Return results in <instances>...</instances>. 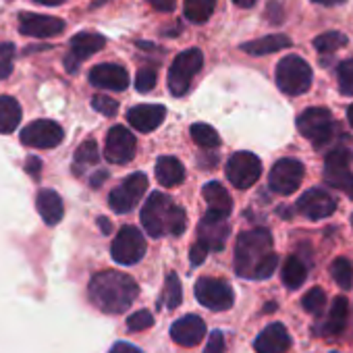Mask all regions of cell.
<instances>
[{"instance_id":"6da1fadb","label":"cell","mask_w":353,"mask_h":353,"mask_svg":"<svg viewBox=\"0 0 353 353\" xmlns=\"http://www.w3.org/2000/svg\"><path fill=\"white\" fill-rule=\"evenodd\" d=\"M276 254L272 252V235L268 229H252L237 237L235 243V272L243 279L264 281L276 268Z\"/></svg>"},{"instance_id":"7a4b0ae2","label":"cell","mask_w":353,"mask_h":353,"mask_svg":"<svg viewBox=\"0 0 353 353\" xmlns=\"http://www.w3.org/2000/svg\"><path fill=\"white\" fill-rule=\"evenodd\" d=\"M92 303L104 314H123L137 299V283L119 270H104L92 276L88 287Z\"/></svg>"},{"instance_id":"3957f363","label":"cell","mask_w":353,"mask_h":353,"mask_svg":"<svg viewBox=\"0 0 353 353\" xmlns=\"http://www.w3.org/2000/svg\"><path fill=\"white\" fill-rule=\"evenodd\" d=\"M141 225L148 235L179 237L188 229V214L181 206H176L168 196L154 192L141 208Z\"/></svg>"},{"instance_id":"277c9868","label":"cell","mask_w":353,"mask_h":353,"mask_svg":"<svg viewBox=\"0 0 353 353\" xmlns=\"http://www.w3.org/2000/svg\"><path fill=\"white\" fill-rule=\"evenodd\" d=\"M276 85L283 94L301 96L312 85V69L310 65L295 54L285 57L276 65Z\"/></svg>"},{"instance_id":"5b68a950","label":"cell","mask_w":353,"mask_h":353,"mask_svg":"<svg viewBox=\"0 0 353 353\" xmlns=\"http://www.w3.org/2000/svg\"><path fill=\"white\" fill-rule=\"evenodd\" d=\"M204 65V54L200 48H190L183 50L174 57L170 69H168V90L172 96H183L190 85L192 79L200 73Z\"/></svg>"},{"instance_id":"8992f818","label":"cell","mask_w":353,"mask_h":353,"mask_svg":"<svg viewBox=\"0 0 353 353\" xmlns=\"http://www.w3.org/2000/svg\"><path fill=\"white\" fill-rule=\"evenodd\" d=\"M227 179L239 188L248 190L258 183L260 174H262V162L256 154L252 152H235L229 162H227Z\"/></svg>"},{"instance_id":"52a82bcc","label":"cell","mask_w":353,"mask_h":353,"mask_svg":"<svg viewBox=\"0 0 353 353\" xmlns=\"http://www.w3.org/2000/svg\"><path fill=\"white\" fill-rule=\"evenodd\" d=\"M196 299L214 312H225L233 305L235 301V293L231 289V285L223 279H214V276H202L196 283Z\"/></svg>"},{"instance_id":"ba28073f","label":"cell","mask_w":353,"mask_h":353,"mask_svg":"<svg viewBox=\"0 0 353 353\" xmlns=\"http://www.w3.org/2000/svg\"><path fill=\"white\" fill-rule=\"evenodd\" d=\"M303 174H305V168L299 160L283 158L272 166L270 176H268V185L274 194L289 196L299 190V185L303 181Z\"/></svg>"},{"instance_id":"9c48e42d","label":"cell","mask_w":353,"mask_h":353,"mask_svg":"<svg viewBox=\"0 0 353 353\" xmlns=\"http://www.w3.org/2000/svg\"><path fill=\"white\" fill-rule=\"evenodd\" d=\"M324 181L353 200V172L349 170V154L345 150L328 152L324 160Z\"/></svg>"},{"instance_id":"30bf717a","label":"cell","mask_w":353,"mask_h":353,"mask_svg":"<svg viewBox=\"0 0 353 353\" xmlns=\"http://www.w3.org/2000/svg\"><path fill=\"white\" fill-rule=\"evenodd\" d=\"M110 254H112V260L123 266L137 264L145 254V239L135 227H123L112 241Z\"/></svg>"},{"instance_id":"8fae6325","label":"cell","mask_w":353,"mask_h":353,"mask_svg":"<svg viewBox=\"0 0 353 353\" xmlns=\"http://www.w3.org/2000/svg\"><path fill=\"white\" fill-rule=\"evenodd\" d=\"M145 190H148V176L143 172H133L117 190L110 192L108 204L114 212L125 214V212L135 208V204L141 200Z\"/></svg>"},{"instance_id":"7c38bea8","label":"cell","mask_w":353,"mask_h":353,"mask_svg":"<svg viewBox=\"0 0 353 353\" xmlns=\"http://www.w3.org/2000/svg\"><path fill=\"white\" fill-rule=\"evenodd\" d=\"M297 129L303 137L320 145L332 135V117L326 108H307L297 117Z\"/></svg>"},{"instance_id":"4fadbf2b","label":"cell","mask_w":353,"mask_h":353,"mask_svg":"<svg viewBox=\"0 0 353 353\" xmlns=\"http://www.w3.org/2000/svg\"><path fill=\"white\" fill-rule=\"evenodd\" d=\"M65 133L63 127L54 121L48 119H40L30 123L23 131H21V141L30 148H38V150H50L57 148L63 141Z\"/></svg>"},{"instance_id":"5bb4252c","label":"cell","mask_w":353,"mask_h":353,"mask_svg":"<svg viewBox=\"0 0 353 353\" xmlns=\"http://www.w3.org/2000/svg\"><path fill=\"white\" fill-rule=\"evenodd\" d=\"M135 148H137L135 135H133L129 129L117 125V127H112V129L108 131V135H106L104 156H106V160L112 162V164H127V162L133 160Z\"/></svg>"},{"instance_id":"9a60e30c","label":"cell","mask_w":353,"mask_h":353,"mask_svg":"<svg viewBox=\"0 0 353 353\" xmlns=\"http://www.w3.org/2000/svg\"><path fill=\"white\" fill-rule=\"evenodd\" d=\"M106 46V40L104 36L100 34H92V32H81L77 34L73 40H71V46H69V54L65 57V67L69 73H75L79 69V65L94 57L98 50H102Z\"/></svg>"},{"instance_id":"2e32d148","label":"cell","mask_w":353,"mask_h":353,"mask_svg":"<svg viewBox=\"0 0 353 353\" xmlns=\"http://www.w3.org/2000/svg\"><path fill=\"white\" fill-rule=\"evenodd\" d=\"M19 32L23 36L32 38H54L65 32V21L50 15H38V13H21L19 15Z\"/></svg>"},{"instance_id":"e0dca14e","label":"cell","mask_w":353,"mask_h":353,"mask_svg":"<svg viewBox=\"0 0 353 353\" xmlns=\"http://www.w3.org/2000/svg\"><path fill=\"white\" fill-rule=\"evenodd\" d=\"M297 210L305 219L318 221V219L330 216L336 210V202H334V198L328 192L314 188V190H307V192L301 194V198L297 200Z\"/></svg>"},{"instance_id":"ac0fdd59","label":"cell","mask_w":353,"mask_h":353,"mask_svg":"<svg viewBox=\"0 0 353 353\" xmlns=\"http://www.w3.org/2000/svg\"><path fill=\"white\" fill-rule=\"evenodd\" d=\"M204 336H206V322L196 314L183 316L176 322H172V326H170V339L176 345L196 347L202 343Z\"/></svg>"},{"instance_id":"d6986e66","label":"cell","mask_w":353,"mask_h":353,"mask_svg":"<svg viewBox=\"0 0 353 353\" xmlns=\"http://www.w3.org/2000/svg\"><path fill=\"white\" fill-rule=\"evenodd\" d=\"M229 223H227V216H221V214H212V212H206L204 219L200 221V227H198V235H200V241H204L210 250L214 252H221L229 239Z\"/></svg>"},{"instance_id":"ffe728a7","label":"cell","mask_w":353,"mask_h":353,"mask_svg":"<svg viewBox=\"0 0 353 353\" xmlns=\"http://www.w3.org/2000/svg\"><path fill=\"white\" fill-rule=\"evenodd\" d=\"M256 353H287L291 349V334L281 322L268 324L254 343Z\"/></svg>"},{"instance_id":"44dd1931","label":"cell","mask_w":353,"mask_h":353,"mask_svg":"<svg viewBox=\"0 0 353 353\" xmlns=\"http://www.w3.org/2000/svg\"><path fill=\"white\" fill-rule=\"evenodd\" d=\"M90 83L102 90H114V92H123L129 85V73L121 67V65H96L90 71Z\"/></svg>"},{"instance_id":"7402d4cb","label":"cell","mask_w":353,"mask_h":353,"mask_svg":"<svg viewBox=\"0 0 353 353\" xmlns=\"http://www.w3.org/2000/svg\"><path fill=\"white\" fill-rule=\"evenodd\" d=\"M164 117H166V108L162 104H139L127 112L129 125L141 133H150V131L158 129L162 125Z\"/></svg>"},{"instance_id":"603a6c76","label":"cell","mask_w":353,"mask_h":353,"mask_svg":"<svg viewBox=\"0 0 353 353\" xmlns=\"http://www.w3.org/2000/svg\"><path fill=\"white\" fill-rule=\"evenodd\" d=\"M36 208L40 212V216L44 219L46 225L54 227L63 221L65 216V204L61 200V196L52 190H42L36 198Z\"/></svg>"},{"instance_id":"cb8c5ba5","label":"cell","mask_w":353,"mask_h":353,"mask_svg":"<svg viewBox=\"0 0 353 353\" xmlns=\"http://www.w3.org/2000/svg\"><path fill=\"white\" fill-rule=\"evenodd\" d=\"M202 196L208 204V212L212 214H221V216H229L233 210V200L229 196V192L219 183V181H210L204 185Z\"/></svg>"},{"instance_id":"d4e9b609","label":"cell","mask_w":353,"mask_h":353,"mask_svg":"<svg viewBox=\"0 0 353 353\" xmlns=\"http://www.w3.org/2000/svg\"><path fill=\"white\" fill-rule=\"evenodd\" d=\"M156 179L164 188H176L185 179V168L176 158L162 156L156 162Z\"/></svg>"},{"instance_id":"484cf974","label":"cell","mask_w":353,"mask_h":353,"mask_svg":"<svg viewBox=\"0 0 353 353\" xmlns=\"http://www.w3.org/2000/svg\"><path fill=\"white\" fill-rule=\"evenodd\" d=\"M289 46H291L289 36H285V34H272V36H264V38H258V40H252V42L241 44V50L248 52V54H252V57H264V54H270V52L285 50Z\"/></svg>"},{"instance_id":"4316f807","label":"cell","mask_w":353,"mask_h":353,"mask_svg":"<svg viewBox=\"0 0 353 353\" xmlns=\"http://www.w3.org/2000/svg\"><path fill=\"white\" fill-rule=\"evenodd\" d=\"M347 316H349V301L345 297H336L330 305L328 318L322 326L324 334H339L345 324H347Z\"/></svg>"},{"instance_id":"83f0119b","label":"cell","mask_w":353,"mask_h":353,"mask_svg":"<svg viewBox=\"0 0 353 353\" xmlns=\"http://www.w3.org/2000/svg\"><path fill=\"white\" fill-rule=\"evenodd\" d=\"M21 121V106L11 96H0V133H11Z\"/></svg>"},{"instance_id":"f1b7e54d","label":"cell","mask_w":353,"mask_h":353,"mask_svg":"<svg viewBox=\"0 0 353 353\" xmlns=\"http://www.w3.org/2000/svg\"><path fill=\"white\" fill-rule=\"evenodd\" d=\"M305 274H307L305 264H303L297 256H289V258L285 260L281 276H283V283H285L289 289H299V287L303 285V281H305Z\"/></svg>"},{"instance_id":"f546056e","label":"cell","mask_w":353,"mask_h":353,"mask_svg":"<svg viewBox=\"0 0 353 353\" xmlns=\"http://www.w3.org/2000/svg\"><path fill=\"white\" fill-rule=\"evenodd\" d=\"M216 7V0H185L183 13L192 23H206Z\"/></svg>"},{"instance_id":"4dcf8cb0","label":"cell","mask_w":353,"mask_h":353,"mask_svg":"<svg viewBox=\"0 0 353 353\" xmlns=\"http://www.w3.org/2000/svg\"><path fill=\"white\" fill-rule=\"evenodd\" d=\"M98 160H100L98 143H96L94 139L83 141V143L77 148V152H75V162H73V170H75V174H81V170H83L85 166H94V164H98Z\"/></svg>"},{"instance_id":"1f68e13d","label":"cell","mask_w":353,"mask_h":353,"mask_svg":"<svg viewBox=\"0 0 353 353\" xmlns=\"http://www.w3.org/2000/svg\"><path fill=\"white\" fill-rule=\"evenodd\" d=\"M162 301L168 310H174L179 307L181 301H183V287H181V281L174 272H168L166 281H164V291H162Z\"/></svg>"},{"instance_id":"d6a6232c","label":"cell","mask_w":353,"mask_h":353,"mask_svg":"<svg viewBox=\"0 0 353 353\" xmlns=\"http://www.w3.org/2000/svg\"><path fill=\"white\" fill-rule=\"evenodd\" d=\"M347 46V36L341 32H324L314 40V48L322 54H330L336 52L339 48Z\"/></svg>"},{"instance_id":"836d02e7","label":"cell","mask_w":353,"mask_h":353,"mask_svg":"<svg viewBox=\"0 0 353 353\" xmlns=\"http://www.w3.org/2000/svg\"><path fill=\"white\" fill-rule=\"evenodd\" d=\"M192 137H194V141H196L200 148H204V150H212V148H219V145H221L219 133H216L210 125H206V123H196V125H192Z\"/></svg>"},{"instance_id":"e575fe53","label":"cell","mask_w":353,"mask_h":353,"mask_svg":"<svg viewBox=\"0 0 353 353\" xmlns=\"http://www.w3.org/2000/svg\"><path fill=\"white\" fill-rule=\"evenodd\" d=\"M330 274H332L334 283L341 289H351V285H353V266H351V262L347 258H336L330 264Z\"/></svg>"},{"instance_id":"d590c367","label":"cell","mask_w":353,"mask_h":353,"mask_svg":"<svg viewBox=\"0 0 353 353\" xmlns=\"http://www.w3.org/2000/svg\"><path fill=\"white\" fill-rule=\"evenodd\" d=\"M301 305H303V310H305L307 314L320 316L322 310H324V305H326V293H324L320 287H314V289H310V291L303 295Z\"/></svg>"},{"instance_id":"8d00e7d4","label":"cell","mask_w":353,"mask_h":353,"mask_svg":"<svg viewBox=\"0 0 353 353\" xmlns=\"http://www.w3.org/2000/svg\"><path fill=\"white\" fill-rule=\"evenodd\" d=\"M339 90L343 96H353V61H345L336 69Z\"/></svg>"},{"instance_id":"74e56055","label":"cell","mask_w":353,"mask_h":353,"mask_svg":"<svg viewBox=\"0 0 353 353\" xmlns=\"http://www.w3.org/2000/svg\"><path fill=\"white\" fill-rule=\"evenodd\" d=\"M152 324H154V316H152V312H148V310H139V312H135V314H131V316L127 318V330H129V332L145 330V328H150Z\"/></svg>"},{"instance_id":"f35d334b","label":"cell","mask_w":353,"mask_h":353,"mask_svg":"<svg viewBox=\"0 0 353 353\" xmlns=\"http://www.w3.org/2000/svg\"><path fill=\"white\" fill-rule=\"evenodd\" d=\"M13 59H15V46L11 42L0 44V79H7L11 75Z\"/></svg>"},{"instance_id":"ab89813d","label":"cell","mask_w":353,"mask_h":353,"mask_svg":"<svg viewBox=\"0 0 353 353\" xmlns=\"http://www.w3.org/2000/svg\"><path fill=\"white\" fill-rule=\"evenodd\" d=\"M156 85V71L145 67V69H139L137 75H135V90L141 92V94H148L152 92Z\"/></svg>"},{"instance_id":"60d3db41","label":"cell","mask_w":353,"mask_h":353,"mask_svg":"<svg viewBox=\"0 0 353 353\" xmlns=\"http://www.w3.org/2000/svg\"><path fill=\"white\" fill-rule=\"evenodd\" d=\"M92 106H94V110H98L104 117H114L119 112V102L108 96H100V94L92 98Z\"/></svg>"},{"instance_id":"b9f144b4","label":"cell","mask_w":353,"mask_h":353,"mask_svg":"<svg viewBox=\"0 0 353 353\" xmlns=\"http://www.w3.org/2000/svg\"><path fill=\"white\" fill-rule=\"evenodd\" d=\"M208 252H210V248H208L204 241H200V239H198V241L192 245V252H190V260H192V264H194V266H200V264L206 260Z\"/></svg>"},{"instance_id":"7bdbcfd3","label":"cell","mask_w":353,"mask_h":353,"mask_svg":"<svg viewBox=\"0 0 353 353\" xmlns=\"http://www.w3.org/2000/svg\"><path fill=\"white\" fill-rule=\"evenodd\" d=\"M204 353H225V334L221 330H214L210 334V341H208Z\"/></svg>"},{"instance_id":"ee69618b","label":"cell","mask_w":353,"mask_h":353,"mask_svg":"<svg viewBox=\"0 0 353 353\" xmlns=\"http://www.w3.org/2000/svg\"><path fill=\"white\" fill-rule=\"evenodd\" d=\"M26 170L34 176V179H38L40 176V170H42V160L38 156H30L28 162H26Z\"/></svg>"},{"instance_id":"f6af8a7d","label":"cell","mask_w":353,"mask_h":353,"mask_svg":"<svg viewBox=\"0 0 353 353\" xmlns=\"http://www.w3.org/2000/svg\"><path fill=\"white\" fill-rule=\"evenodd\" d=\"M152 5V9L160 11V13H170L174 9V0H148Z\"/></svg>"},{"instance_id":"bcb514c9","label":"cell","mask_w":353,"mask_h":353,"mask_svg":"<svg viewBox=\"0 0 353 353\" xmlns=\"http://www.w3.org/2000/svg\"><path fill=\"white\" fill-rule=\"evenodd\" d=\"M108 353H143V351H139V349H137V347H133L131 343L119 341V343H114V345H112V349H110Z\"/></svg>"},{"instance_id":"7dc6e473","label":"cell","mask_w":353,"mask_h":353,"mask_svg":"<svg viewBox=\"0 0 353 353\" xmlns=\"http://www.w3.org/2000/svg\"><path fill=\"white\" fill-rule=\"evenodd\" d=\"M108 179V172L106 170H100V172H96L92 179H90V185L92 188H100L102 185V181H106Z\"/></svg>"},{"instance_id":"c3c4849f","label":"cell","mask_w":353,"mask_h":353,"mask_svg":"<svg viewBox=\"0 0 353 353\" xmlns=\"http://www.w3.org/2000/svg\"><path fill=\"white\" fill-rule=\"evenodd\" d=\"M98 227L102 229V233H104V235H108V233H110V229H112V227H110V223H108V219H104V216H100V219H98Z\"/></svg>"},{"instance_id":"681fc988","label":"cell","mask_w":353,"mask_h":353,"mask_svg":"<svg viewBox=\"0 0 353 353\" xmlns=\"http://www.w3.org/2000/svg\"><path fill=\"white\" fill-rule=\"evenodd\" d=\"M233 3L237 5V7H241V9H252L258 0H233Z\"/></svg>"},{"instance_id":"f907efd6","label":"cell","mask_w":353,"mask_h":353,"mask_svg":"<svg viewBox=\"0 0 353 353\" xmlns=\"http://www.w3.org/2000/svg\"><path fill=\"white\" fill-rule=\"evenodd\" d=\"M316 5H324V7H332V5H343L345 0H312Z\"/></svg>"},{"instance_id":"816d5d0a","label":"cell","mask_w":353,"mask_h":353,"mask_svg":"<svg viewBox=\"0 0 353 353\" xmlns=\"http://www.w3.org/2000/svg\"><path fill=\"white\" fill-rule=\"evenodd\" d=\"M38 5H46V7H57V5H63L65 0H34Z\"/></svg>"},{"instance_id":"f5cc1de1","label":"cell","mask_w":353,"mask_h":353,"mask_svg":"<svg viewBox=\"0 0 353 353\" xmlns=\"http://www.w3.org/2000/svg\"><path fill=\"white\" fill-rule=\"evenodd\" d=\"M347 121H349V125L353 127V104H351L349 110H347Z\"/></svg>"},{"instance_id":"db71d44e","label":"cell","mask_w":353,"mask_h":353,"mask_svg":"<svg viewBox=\"0 0 353 353\" xmlns=\"http://www.w3.org/2000/svg\"><path fill=\"white\" fill-rule=\"evenodd\" d=\"M351 225H353V216H351Z\"/></svg>"}]
</instances>
